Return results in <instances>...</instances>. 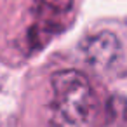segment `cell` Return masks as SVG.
I'll use <instances>...</instances> for the list:
<instances>
[{
    "instance_id": "3",
    "label": "cell",
    "mask_w": 127,
    "mask_h": 127,
    "mask_svg": "<svg viewBox=\"0 0 127 127\" xmlns=\"http://www.w3.org/2000/svg\"><path fill=\"white\" fill-rule=\"evenodd\" d=\"M78 49L92 70L115 71L127 61V35L118 25L101 23L80 38Z\"/></svg>"
},
{
    "instance_id": "1",
    "label": "cell",
    "mask_w": 127,
    "mask_h": 127,
    "mask_svg": "<svg viewBox=\"0 0 127 127\" xmlns=\"http://www.w3.org/2000/svg\"><path fill=\"white\" fill-rule=\"evenodd\" d=\"M80 0H0V37L19 54L30 56L66 32Z\"/></svg>"
},
{
    "instance_id": "2",
    "label": "cell",
    "mask_w": 127,
    "mask_h": 127,
    "mask_svg": "<svg viewBox=\"0 0 127 127\" xmlns=\"http://www.w3.org/2000/svg\"><path fill=\"white\" fill-rule=\"evenodd\" d=\"M44 115L47 127H97L103 122V99L87 73L59 66L47 77Z\"/></svg>"
}]
</instances>
